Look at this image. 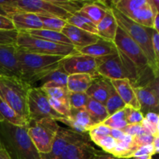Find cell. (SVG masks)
Wrapping results in <instances>:
<instances>
[{
    "mask_svg": "<svg viewBox=\"0 0 159 159\" xmlns=\"http://www.w3.org/2000/svg\"><path fill=\"white\" fill-rule=\"evenodd\" d=\"M27 127L0 121V144L11 159H41L27 133Z\"/></svg>",
    "mask_w": 159,
    "mask_h": 159,
    "instance_id": "obj_1",
    "label": "cell"
},
{
    "mask_svg": "<svg viewBox=\"0 0 159 159\" xmlns=\"http://www.w3.org/2000/svg\"><path fill=\"white\" fill-rule=\"evenodd\" d=\"M65 57L63 56L34 54L18 48L17 58L21 79L32 86L37 81L55 70Z\"/></svg>",
    "mask_w": 159,
    "mask_h": 159,
    "instance_id": "obj_2",
    "label": "cell"
},
{
    "mask_svg": "<svg viewBox=\"0 0 159 159\" xmlns=\"http://www.w3.org/2000/svg\"><path fill=\"white\" fill-rule=\"evenodd\" d=\"M96 70L99 75L110 79H128L132 86L139 80V73L135 65L120 51L112 55L97 57Z\"/></svg>",
    "mask_w": 159,
    "mask_h": 159,
    "instance_id": "obj_3",
    "label": "cell"
},
{
    "mask_svg": "<svg viewBox=\"0 0 159 159\" xmlns=\"http://www.w3.org/2000/svg\"><path fill=\"white\" fill-rule=\"evenodd\" d=\"M118 26L122 28L142 49L149 62V66L155 77H158V62L155 57L152 44V28H147L134 22L115 8L111 7Z\"/></svg>",
    "mask_w": 159,
    "mask_h": 159,
    "instance_id": "obj_4",
    "label": "cell"
},
{
    "mask_svg": "<svg viewBox=\"0 0 159 159\" xmlns=\"http://www.w3.org/2000/svg\"><path fill=\"white\" fill-rule=\"evenodd\" d=\"M30 88L29 84L19 78L0 76V99L27 121V96Z\"/></svg>",
    "mask_w": 159,
    "mask_h": 159,
    "instance_id": "obj_5",
    "label": "cell"
},
{
    "mask_svg": "<svg viewBox=\"0 0 159 159\" xmlns=\"http://www.w3.org/2000/svg\"><path fill=\"white\" fill-rule=\"evenodd\" d=\"M16 45L18 48L26 52L44 55L68 57L79 53L73 45L53 43L38 37H33L25 32H18Z\"/></svg>",
    "mask_w": 159,
    "mask_h": 159,
    "instance_id": "obj_6",
    "label": "cell"
},
{
    "mask_svg": "<svg viewBox=\"0 0 159 159\" xmlns=\"http://www.w3.org/2000/svg\"><path fill=\"white\" fill-rule=\"evenodd\" d=\"M59 127L57 121L50 118L29 121L28 135L39 153L48 154L51 152Z\"/></svg>",
    "mask_w": 159,
    "mask_h": 159,
    "instance_id": "obj_7",
    "label": "cell"
},
{
    "mask_svg": "<svg viewBox=\"0 0 159 159\" xmlns=\"http://www.w3.org/2000/svg\"><path fill=\"white\" fill-rule=\"evenodd\" d=\"M28 117L30 120H40L50 118L59 121L64 118L54 110L49 102L48 96L40 88L31 87L27 96Z\"/></svg>",
    "mask_w": 159,
    "mask_h": 159,
    "instance_id": "obj_8",
    "label": "cell"
},
{
    "mask_svg": "<svg viewBox=\"0 0 159 159\" xmlns=\"http://www.w3.org/2000/svg\"><path fill=\"white\" fill-rule=\"evenodd\" d=\"M17 9L22 12L37 16H51L66 20L71 14L56 6L51 0H14Z\"/></svg>",
    "mask_w": 159,
    "mask_h": 159,
    "instance_id": "obj_9",
    "label": "cell"
},
{
    "mask_svg": "<svg viewBox=\"0 0 159 159\" xmlns=\"http://www.w3.org/2000/svg\"><path fill=\"white\" fill-rule=\"evenodd\" d=\"M137 99L141 106L143 115L150 112L158 113L159 106L158 78H155L151 82L142 86L134 88Z\"/></svg>",
    "mask_w": 159,
    "mask_h": 159,
    "instance_id": "obj_10",
    "label": "cell"
},
{
    "mask_svg": "<svg viewBox=\"0 0 159 159\" xmlns=\"http://www.w3.org/2000/svg\"><path fill=\"white\" fill-rule=\"evenodd\" d=\"M67 74H89L94 79L99 75L96 70V58L85 54H78L68 56L61 62Z\"/></svg>",
    "mask_w": 159,
    "mask_h": 159,
    "instance_id": "obj_11",
    "label": "cell"
},
{
    "mask_svg": "<svg viewBox=\"0 0 159 159\" xmlns=\"http://www.w3.org/2000/svg\"><path fill=\"white\" fill-rule=\"evenodd\" d=\"M89 134H79L71 129L59 127L49 153L40 154L41 159H58L70 144L89 138Z\"/></svg>",
    "mask_w": 159,
    "mask_h": 159,
    "instance_id": "obj_12",
    "label": "cell"
},
{
    "mask_svg": "<svg viewBox=\"0 0 159 159\" xmlns=\"http://www.w3.org/2000/svg\"><path fill=\"white\" fill-rule=\"evenodd\" d=\"M16 44H0V76L21 79Z\"/></svg>",
    "mask_w": 159,
    "mask_h": 159,
    "instance_id": "obj_13",
    "label": "cell"
},
{
    "mask_svg": "<svg viewBox=\"0 0 159 159\" xmlns=\"http://www.w3.org/2000/svg\"><path fill=\"white\" fill-rule=\"evenodd\" d=\"M100 152L93 147L89 137L68 146L58 159H97Z\"/></svg>",
    "mask_w": 159,
    "mask_h": 159,
    "instance_id": "obj_14",
    "label": "cell"
},
{
    "mask_svg": "<svg viewBox=\"0 0 159 159\" xmlns=\"http://www.w3.org/2000/svg\"><path fill=\"white\" fill-rule=\"evenodd\" d=\"M71 130L79 134H88L89 130L96 126L85 109H71L70 117H64L60 120Z\"/></svg>",
    "mask_w": 159,
    "mask_h": 159,
    "instance_id": "obj_15",
    "label": "cell"
},
{
    "mask_svg": "<svg viewBox=\"0 0 159 159\" xmlns=\"http://www.w3.org/2000/svg\"><path fill=\"white\" fill-rule=\"evenodd\" d=\"M159 12L158 0H147V3L128 16V18L141 26L152 28L155 16Z\"/></svg>",
    "mask_w": 159,
    "mask_h": 159,
    "instance_id": "obj_16",
    "label": "cell"
},
{
    "mask_svg": "<svg viewBox=\"0 0 159 159\" xmlns=\"http://www.w3.org/2000/svg\"><path fill=\"white\" fill-rule=\"evenodd\" d=\"M61 33L68 37L76 50L93 44L99 39L96 34L86 32L68 23L63 28Z\"/></svg>",
    "mask_w": 159,
    "mask_h": 159,
    "instance_id": "obj_17",
    "label": "cell"
},
{
    "mask_svg": "<svg viewBox=\"0 0 159 159\" xmlns=\"http://www.w3.org/2000/svg\"><path fill=\"white\" fill-rule=\"evenodd\" d=\"M113 89L110 79L100 75L93 79L85 93L89 98L105 105Z\"/></svg>",
    "mask_w": 159,
    "mask_h": 159,
    "instance_id": "obj_18",
    "label": "cell"
},
{
    "mask_svg": "<svg viewBox=\"0 0 159 159\" xmlns=\"http://www.w3.org/2000/svg\"><path fill=\"white\" fill-rule=\"evenodd\" d=\"M9 19L12 20L15 29L18 32L43 28V24H42L40 17L31 12L20 11V12L10 15Z\"/></svg>",
    "mask_w": 159,
    "mask_h": 159,
    "instance_id": "obj_19",
    "label": "cell"
},
{
    "mask_svg": "<svg viewBox=\"0 0 159 159\" xmlns=\"http://www.w3.org/2000/svg\"><path fill=\"white\" fill-rule=\"evenodd\" d=\"M110 82L126 106L135 110H141V106L137 99L134 89L128 79L110 80Z\"/></svg>",
    "mask_w": 159,
    "mask_h": 159,
    "instance_id": "obj_20",
    "label": "cell"
},
{
    "mask_svg": "<svg viewBox=\"0 0 159 159\" xmlns=\"http://www.w3.org/2000/svg\"><path fill=\"white\" fill-rule=\"evenodd\" d=\"M62 62V61H61ZM68 75L64 70L62 64L49 73L37 81L31 87L33 88H40V89H48L55 88V87H67V82H68Z\"/></svg>",
    "mask_w": 159,
    "mask_h": 159,
    "instance_id": "obj_21",
    "label": "cell"
},
{
    "mask_svg": "<svg viewBox=\"0 0 159 159\" xmlns=\"http://www.w3.org/2000/svg\"><path fill=\"white\" fill-rule=\"evenodd\" d=\"M77 51L79 54H85L97 58L116 54L118 50L113 41L104 40L99 37V40L95 43L78 49Z\"/></svg>",
    "mask_w": 159,
    "mask_h": 159,
    "instance_id": "obj_22",
    "label": "cell"
},
{
    "mask_svg": "<svg viewBox=\"0 0 159 159\" xmlns=\"http://www.w3.org/2000/svg\"><path fill=\"white\" fill-rule=\"evenodd\" d=\"M117 27L118 24L113 15L112 9L110 8L107 11V13L102 20L96 25L97 35L100 38L113 42Z\"/></svg>",
    "mask_w": 159,
    "mask_h": 159,
    "instance_id": "obj_23",
    "label": "cell"
},
{
    "mask_svg": "<svg viewBox=\"0 0 159 159\" xmlns=\"http://www.w3.org/2000/svg\"><path fill=\"white\" fill-rule=\"evenodd\" d=\"M111 7L107 5L106 2L94 1L89 2L84 5L79 11L85 14L96 26L105 16L107 11Z\"/></svg>",
    "mask_w": 159,
    "mask_h": 159,
    "instance_id": "obj_24",
    "label": "cell"
},
{
    "mask_svg": "<svg viewBox=\"0 0 159 159\" xmlns=\"http://www.w3.org/2000/svg\"><path fill=\"white\" fill-rule=\"evenodd\" d=\"M94 78L89 74L69 75L67 82V89L70 93H85Z\"/></svg>",
    "mask_w": 159,
    "mask_h": 159,
    "instance_id": "obj_25",
    "label": "cell"
},
{
    "mask_svg": "<svg viewBox=\"0 0 159 159\" xmlns=\"http://www.w3.org/2000/svg\"><path fill=\"white\" fill-rule=\"evenodd\" d=\"M29 35L33 37H38L48 41L53 42V43H60V44L72 45L70 40H68L66 36L64 35L61 32L49 30L38 29V30H30L23 31Z\"/></svg>",
    "mask_w": 159,
    "mask_h": 159,
    "instance_id": "obj_26",
    "label": "cell"
},
{
    "mask_svg": "<svg viewBox=\"0 0 159 159\" xmlns=\"http://www.w3.org/2000/svg\"><path fill=\"white\" fill-rule=\"evenodd\" d=\"M85 109L88 112L95 125L102 124L110 116L105 105L91 98L89 99Z\"/></svg>",
    "mask_w": 159,
    "mask_h": 159,
    "instance_id": "obj_27",
    "label": "cell"
},
{
    "mask_svg": "<svg viewBox=\"0 0 159 159\" xmlns=\"http://www.w3.org/2000/svg\"><path fill=\"white\" fill-rule=\"evenodd\" d=\"M133 137L126 135L120 141H116V145L110 155L120 158H131L137 149L133 145Z\"/></svg>",
    "mask_w": 159,
    "mask_h": 159,
    "instance_id": "obj_28",
    "label": "cell"
},
{
    "mask_svg": "<svg viewBox=\"0 0 159 159\" xmlns=\"http://www.w3.org/2000/svg\"><path fill=\"white\" fill-rule=\"evenodd\" d=\"M3 120L18 127H26L29 123L0 99V121Z\"/></svg>",
    "mask_w": 159,
    "mask_h": 159,
    "instance_id": "obj_29",
    "label": "cell"
},
{
    "mask_svg": "<svg viewBox=\"0 0 159 159\" xmlns=\"http://www.w3.org/2000/svg\"><path fill=\"white\" fill-rule=\"evenodd\" d=\"M66 22L68 24L72 25L82 30L97 35V28L96 25L80 11L71 14V16L67 19Z\"/></svg>",
    "mask_w": 159,
    "mask_h": 159,
    "instance_id": "obj_30",
    "label": "cell"
},
{
    "mask_svg": "<svg viewBox=\"0 0 159 159\" xmlns=\"http://www.w3.org/2000/svg\"><path fill=\"white\" fill-rule=\"evenodd\" d=\"M146 3L147 0H117L112 1L110 7L115 8L124 16H128L132 12L142 7Z\"/></svg>",
    "mask_w": 159,
    "mask_h": 159,
    "instance_id": "obj_31",
    "label": "cell"
},
{
    "mask_svg": "<svg viewBox=\"0 0 159 159\" xmlns=\"http://www.w3.org/2000/svg\"><path fill=\"white\" fill-rule=\"evenodd\" d=\"M102 124L111 129L123 130L127 125V120H126L125 108L113 113V115L109 116L105 121H103Z\"/></svg>",
    "mask_w": 159,
    "mask_h": 159,
    "instance_id": "obj_32",
    "label": "cell"
},
{
    "mask_svg": "<svg viewBox=\"0 0 159 159\" xmlns=\"http://www.w3.org/2000/svg\"><path fill=\"white\" fill-rule=\"evenodd\" d=\"M38 16L40 17L43 24L42 29L61 32L63 28L67 24L66 20L58 17L51 16Z\"/></svg>",
    "mask_w": 159,
    "mask_h": 159,
    "instance_id": "obj_33",
    "label": "cell"
},
{
    "mask_svg": "<svg viewBox=\"0 0 159 159\" xmlns=\"http://www.w3.org/2000/svg\"><path fill=\"white\" fill-rule=\"evenodd\" d=\"M105 107L109 115L111 116L113 113H116V112L120 111V110H122L123 109L125 108L126 104L124 103L122 99L120 97V96L116 93V90L113 89L109 98L107 99V102H106Z\"/></svg>",
    "mask_w": 159,
    "mask_h": 159,
    "instance_id": "obj_34",
    "label": "cell"
},
{
    "mask_svg": "<svg viewBox=\"0 0 159 159\" xmlns=\"http://www.w3.org/2000/svg\"><path fill=\"white\" fill-rule=\"evenodd\" d=\"M51 107L58 114L64 117H70L71 116V106L69 99H55L48 98Z\"/></svg>",
    "mask_w": 159,
    "mask_h": 159,
    "instance_id": "obj_35",
    "label": "cell"
},
{
    "mask_svg": "<svg viewBox=\"0 0 159 159\" xmlns=\"http://www.w3.org/2000/svg\"><path fill=\"white\" fill-rule=\"evenodd\" d=\"M51 1L56 6H59L64 10L69 12L70 14H73L79 11L84 5L89 2L84 1H67V0H51Z\"/></svg>",
    "mask_w": 159,
    "mask_h": 159,
    "instance_id": "obj_36",
    "label": "cell"
},
{
    "mask_svg": "<svg viewBox=\"0 0 159 159\" xmlns=\"http://www.w3.org/2000/svg\"><path fill=\"white\" fill-rule=\"evenodd\" d=\"M91 141H93L96 145L101 148L102 149V151H103L104 152H107L109 154H111L113 148H115V145H116V140L112 138L110 135L93 138V139H91Z\"/></svg>",
    "mask_w": 159,
    "mask_h": 159,
    "instance_id": "obj_37",
    "label": "cell"
},
{
    "mask_svg": "<svg viewBox=\"0 0 159 159\" xmlns=\"http://www.w3.org/2000/svg\"><path fill=\"white\" fill-rule=\"evenodd\" d=\"M89 97L86 93H70L69 102L71 109H85L88 102Z\"/></svg>",
    "mask_w": 159,
    "mask_h": 159,
    "instance_id": "obj_38",
    "label": "cell"
},
{
    "mask_svg": "<svg viewBox=\"0 0 159 159\" xmlns=\"http://www.w3.org/2000/svg\"><path fill=\"white\" fill-rule=\"evenodd\" d=\"M48 98L55 99H69L70 92L67 87H55V88L41 89Z\"/></svg>",
    "mask_w": 159,
    "mask_h": 159,
    "instance_id": "obj_39",
    "label": "cell"
},
{
    "mask_svg": "<svg viewBox=\"0 0 159 159\" xmlns=\"http://www.w3.org/2000/svg\"><path fill=\"white\" fill-rule=\"evenodd\" d=\"M126 120L127 124H141L144 116L141 110H135L130 107L126 106Z\"/></svg>",
    "mask_w": 159,
    "mask_h": 159,
    "instance_id": "obj_40",
    "label": "cell"
},
{
    "mask_svg": "<svg viewBox=\"0 0 159 159\" xmlns=\"http://www.w3.org/2000/svg\"><path fill=\"white\" fill-rule=\"evenodd\" d=\"M110 131H111V128H110L107 126L104 125V124H100L92 127L89 130L88 134L90 138V140H91L93 139V138H97L102 136L110 135Z\"/></svg>",
    "mask_w": 159,
    "mask_h": 159,
    "instance_id": "obj_41",
    "label": "cell"
},
{
    "mask_svg": "<svg viewBox=\"0 0 159 159\" xmlns=\"http://www.w3.org/2000/svg\"><path fill=\"white\" fill-rule=\"evenodd\" d=\"M122 130L126 134L130 135L131 137H137L143 134H150L141 124H127Z\"/></svg>",
    "mask_w": 159,
    "mask_h": 159,
    "instance_id": "obj_42",
    "label": "cell"
},
{
    "mask_svg": "<svg viewBox=\"0 0 159 159\" xmlns=\"http://www.w3.org/2000/svg\"><path fill=\"white\" fill-rule=\"evenodd\" d=\"M18 31L0 30V44H16Z\"/></svg>",
    "mask_w": 159,
    "mask_h": 159,
    "instance_id": "obj_43",
    "label": "cell"
},
{
    "mask_svg": "<svg viewBox=\"0 0 159 159\" xmlns=\"http://www.w3.org/2000/svg\"><path fill=\"white\" fill-rule=\"evenodd\" d=\"M155 137L152 134H143L140 136L133 137V145L134 146L135 148L138 150L139 148L143 147V146L150 145L152 144Z\"/></svg>",
    "mask_w": 159,
    "mask_h": 159,
    "instance_id": "obj_44",
    "label": "cell"
},
{
    "mask_svg": "<svg viewBox=\"0 0 159 159\" xmlns=\"http://www.w3.org/2000/svg\"><path fill=\"white\" fill-rule=\"evenodd\" d=\"M151 39H152V48H153L155 57L157 61L159 63V34L155 30H152Z\"/></svg>",
    "mask_w": 159,
    "mask_h": 159,
    "instance_id": "obj_45",
    "label": "cell"
},
{
    "mask_svg": "<svg viewBox=\"0 0 159 159\" xmlns=\"http://www.w3.org/2000/svg\"><path fill=\"white\" fill-rule=\"evenodd\" d=\"M0 30H13L16 29L12 20L9 17L0 16Z\"/></svg>",
    "mask_w": 159,
    "mask_h": 159,
    "instance_id": "obj_46",
    "label": "cell"
},
{
    "mask_svg": "<svg viewBox=\"0 0 159 159\" xmlns=\"http://www.w3.org/2000/svg\"><path fill=\"white\" fill-rule=\"evenodd\" d=\"M142 155H154V151H153V147H152V144L147 146H143V147L139 148L136 152L134 154L133 157H138V156H142Z\"/></svg>",
    "mask_w": 159,
    "mask_h": 159,
    "instance_id": "obj_47",
    "label": "cell"
},
{
    "mask_svg": "<svg viewBox=\"0 0 159 159\" xmlns=\"http://www.w3.org/2000/svg\"><path fill=\"white\" fill-rule=\"evenodd\" d=\"M144 119L155 125V127H159V116L158 113H153V112H150L144 115Z\"/></svg>",
    "mask_w": 159,
    "mask_h": 159,
    "instance_id": "obj_48",
    "label": "cell"
},
{
    "mask_svg": "<svg viewBox=\"0 0 159 159\" xmlns=\"http://www.w3.org/2000/svg\"><path fill=\"white\" fill-rule=\"evenodd\" d=\"M126 134L122 130H117V129H111L110 131V136L114 138L116 141H120L126 137Z\"/></svg>",
    "mask_w": 159,
    "mask_h": 159,
    "instance_id": "obj_49",
    "label": "cell"
},
{
    "mask_svg": "<svg viewBox=\"0 0 159 159\" xmlns=\"http://www.w3.org/2000/svg\"><path fill=\"white\" fill-rule=\"evenodd\" d=\"M97 159H127V158H116V157L113 156V155H110V154L104 152L103 151H101L100 154L98 156Z\"/></svg>",
    "mask_w": 159,
    "mask_h": 159,
    "instance_id": "obj_50",
    "label": "cell"
},
{
    "mask_svg": "<svg viewBox=\"0 0 159 159\" xmlns=\"http://www.w3.org/2000/svg\"><path fill=\"white\" fill-rule=\"evenodd\" d=\"M152 145V147H153L154 155H158V152H159V136L155 137Z\"/></svg>",
    "mask_w": 159,
    "mask_h": 159,
    "instance_id": "obj_51",
    "label": "cell"
},
{
    "mask_svg": "<svg viewBox=\"0 0 159 159\" xmlns=\"http://www.w3.org/2000/svg\"><path fill=\"white\" fill-rule=\"evenodd\" d=\"M158 21H159V12L155 16V20H154L153 22V26H152V29L155 30L156 32H159V24H158Z\"/></svg>",
    "mask_w": 159,
    "mask_h": 159,
    "instance_id": "obj_52",
    "label": "cell"
},
{
    "mask_svg": "<svg viewBox=\"0 0 159 159\" xmlns=\"http://www.w3.org/2000/svg\"><path fill=\"white\" fill-rule=\"evenodd\" d=\"M0 159H11L7 152L2 148H0Z\"/></svg>",
    "mask_w": 159,
    "mask_h": 159,
    "instance_id": "obj_53",
    "label": "cell"
},
{
    "mask_svg": "<svg viewBox=\"0 0 159 159\" xmlns=\"http://www.w3.org/2000/svg\"><path fill=\"white\" fill-rule=\"evenodd\" d=\"M134 159H152V155H142V156H138V157H134Z\"/></svg>",
    "mask_w": 159,
    "mask_h": 159,
    "instance_id": "obj_54",
    "label": "cell"
},
{
    "mask_svg": "<svg viewBox=\"0 0 159 159\" xmlns=\"http://www.w3.org/2000/svg\"><path fill=\"white\" fill-rule=\"evenodd\" d=\"M0 16H4L9 17V15L6 13V11H5L4 9H3L1 7V6H0Z\"/></svg>",
    "mask_w": 159,
    "mask_h": 159,
    "instance_id": "obj_55",
    "label": "cell"
},
{
    "mask_svg": "<svg viewBox=\"0 0 159 159\" xmlns=\"http://www.w3.org/2000/svg\"><path fill=\"white\" fill-rule=\"evenodd\" d=\"M0 148H2V147H1V144H0Z\"/></svg>",
    "mask_w": 159,
    "mask_h": 159,
    "instance_id": "obj_56",
    "label": "cell"
},
{
    "mask_svg": "<svg viewBox=\"0 0 159 159\" xmlns=\"http://www.w3.org/2000/svg\"><path fill=\"white\" fill-rule=\"evenodd\" d=\"M153 159H154V158H153Z\"/></svg>",
    "mask_w": 159,
    "mask_h": 159,
    "instance_id": "obj_57",
    "label": "cell"
}]
</instances>
